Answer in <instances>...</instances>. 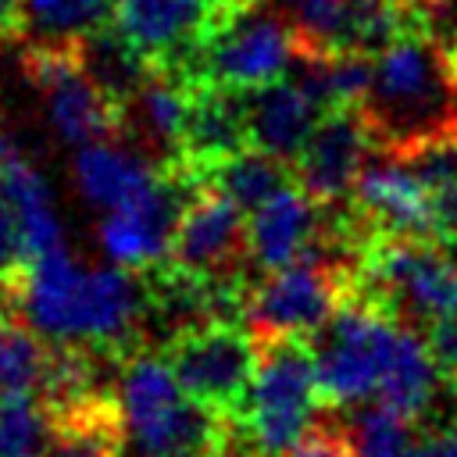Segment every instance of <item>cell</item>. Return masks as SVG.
<instances>
[{"mask_svg": "<svg viewBox=\"0 0 457 457\" xmlns=\"http://www.w3.org/2000/svg\"><path fill=\"white\" fill-rule=\"evenodd\" d=\"M14 314L50 343H82L118 353L139 350L146 332V282L132 268H82L68 246L36 253L11 278Z\"/></svg>", "mask_w": 457, "mask_h": 457, "instance_id": "6da1fadb", "label": "cell"}, {"mask_svg": "<svg viewBox=\"0 0 457 457\" xmlns=\"http://www.w3.org/2000/svg\"><path fill=\"white\" fill-rule=\"evenodd\" d=\"M121 418V457H225L232 418L196 403L168 361L154 350H132L114 382Z\"/></svg>", "mask_w": 457, "mask_h": 457, "instance_id": "7a4b0ae2", "label": "cell"}, {"mask_svg": "<svg viewBox=\"0 0 457 457\" xmlns=\"http://www.w3.org/2000/svg\"><path fill=\"white\" fill-rule=\"evenodd\" d=\"M378 150H396L418 136L457 125L453 75L446 61V43L418 25L375 54V75L361 100Z\"/></svg>", "mask_w": 457, "mask_h": 457, "instance_id": "3957f363", "label": "cell"}, {"mask_svg": "<svg viewBox=\"0 0 457 457\" xmlns=\"http://www.w3.org/2000/svg\"><path fill=\"white\" fill-rule=\"evenodd\" d=\"M325 407L318 386V353L311 336L261 339V357L246 400L236 414V432L257 457H286Z\"/></svg>", "mask_w": 457, "mask_h": 457, "instance_id": "277c9868", "label": "cell"}, {"mask_svg": "<svg viewBox=\"0 0 457 457\" xmlns=\"http://www.w3.org/2000/svg\"><path fill=\"white\" fill-rule=\"evenodd\" d=\"M400 332L403 325L386 311L364 300H346L332 321L311 336L325 407H357L375 400L396 357Z\"/></svg>", "mask_w": 457, "mask_h": 457, "instance_id": "5b68a950", "label": "cell"}, {"mask_svg": "<svg viewBox=\"0 0 457 457\" xmlns=\"http://www.w3.org/2000/svg\"><path fill=\"white\" fill-rule=\"evenodd\" d=\"M353 296V268L307 253L286 268L253 275L243 296V321L257 339L314 336Z\"/></svg>", "mask_w": 457, "mask_h": 457, "instance_id": "8992f818", "label": "cell"}, {"mask_svg": "<svg viewBox=\"0 0 457 457\" xmlns=\"http://www.w3.org/2000/svg\"><path fill=\"white\" fill-rule=\"evenodd\" d=\"M293 61L296 36L289 21L268 0H250L204 39L186 75L221 89H257L289 75Z\"/></svg>", "mask_w": 457, "mask_h": 457, "instance_id": "52a82bcc", "label": "cell"}, {"mask_svg": "<svg viewBox=\"0 0 457 457\" xmlns=\"http://www.w3.org/2000/svg\"><path fill=\"white\" fill-rule=\"evenodd\" d=\"M157 353L196 403L236 421L257 371L261 339L246 321H207L168 336Z\"/></svg>", "mask_w": 457, "mask_h": 457, "instance_id": "ba28073f", "label": "cell"}, {"mask_svg": "<svg viewBox=\"0 0 457 457\" xmlns=\"http://www.w3.org/2000/svg\"><path fill=\"white\" fill-rule=\"evenodd\" d=\"M21 64L29 82L39 89L50 129L75 146L96 139H121V104L104 93V86L82 68L71 50H39L25 46Z\"/></svg>", "mask_w": 457, "mask_h": 457, "instance_id": "9c48e42d", "label": "cell"}, {"mask_svg": "<svg viewBox=\"0 0 457 457\" xmlns=\"http://www.w3.org/2000/svg\"><path fill=\"white\" fill-rule=\"evenodd\" d=\"M193 186L196 182L189 175H182L171 164H161V171L136 196L104 211V221H100L104 253L114 264L132 268V271H146L154 264H164L179 214H182Z\"/></svg>", "mask_w": 457, "mask_h": 457, "instance_id": "30bf717a", "label": "cell"}, {"mask_svg": "<svg viewBox=\"0 0 457 457\" xmlns=\"http://www.w3.org/2000/svg\"><path fill=\"white\" fill-rule=\"evenodd\" d=\"M168 264L204 278H246V211L218 186L196 182L179 214Z\"/></svg>", "mask_w": 457, "mask_h": 457, "instance_id": "8fae6325", "label": "cell"}, {"mask_svg": "<svg viewBox=\"0 0 457 457\" xmlns=\"http://www.w3.org/2000/svg\"><path fill=\"white\" fill-rule=\"evenodd\" d=\"M375 150H378V136H375L364 107L336 104L318 118L300 157L293 161V171H296V182L321 207H339L350 200V193Z\"/></svg>", "mask_w": 457, "mask_h": 457, "instance_id": "7c38bea8", "label": "cell"}, {"mask_svg": "<svg viewBox=\"0 0 457 457\" xmlns=\"http://www.w3.org/2000/svg\"><path fill=\"white\" fill-rule=\"evenodd\" d=\"M350 211L361 218L368 236H411V239H436L432 236V211L428 189L421 179L386 150H375L364 164L353 193Z\"/></svg>", "mask_w": 457, "mask_h": 457, "instance_id": "4fadbf2b", "label": "cell"}, {"mask_svg": "<svg viewBox=\"0 0 457 457\" xmlns=\"http://www.w3.org/2000/svg\"><path fill=\"white\" fill-rule=\"evenodd\" d=\"M328 207H321L300 182L278 189L257 211L246 214V253L250 271L264 275L311 253L325 228Z\"/></svg>", "mask_w": 457, "mask_h": 457, "instance_id": "5bb4252c", "label": "cell"}, {"mask_svg": "<svg viewBox=\"0 0 457 457\" xmlns=\"http://www.w3.org/2000/svg\"><path fill=\"white\" fill-rule=\"evenodd\" d=\"M239 93H243V118H246L250 146L268 150L293 164L307 136L314 132L318 118L325 114V107L293 75H282L275 82H264L257 89H239Z\"/></svg>", "mask_w": 457, "mask_h": 457, "instance_id": "9a60e30c", "label": "cell"}, {"mask_svg": "<svg viewBox=\"0 0 457 457\" xmlns=\"http://www.w3.org/2000/svg\"><path fill=\"white\" fill-rule=\"evenodd\" d=\"M157 171L161 164L129 139H96L79 146L75 154V186L100 211H111L136 196Z\"/></svg>", "mask_w": 457, "mask_h": 457, "instance_id": "2e32d148", "label": "cell"}, {"mask_svg": "<svg viewBox=\"0 0 457 457\" xmlns=\"http://www.w3.org/2000/svg\"><path fill=\"white\" fill-rule=\"evenodd\" d=\"M118 0H21L18 43L39 50H71L114 21Z\"/></svg>", "mask_w": 457, "mask_h": 457, "instance_id": "e0dca14e", "label": "cell"}, {"mask_svg": "<svg viewBox=\"0 0 457 457\" xmlns=\"http://www.w3.org/2000/svg\"><path fill=\"white\" fill-rule=\"evenodd\" d=\"M0 204L18 218L32 257L64 246V225L54 207L50 186L39 175V168L29 164L21 154L0 168Z\"/></svg>", "mask_w": 457, "mask_h": 457, "instance_id": "ac0fdd59", "label": "cell"}, {"mask_svg": "<svg viewBox=\"0 0 457 457\" xmlns=\"http://www.w3.org/2000/svg\"><path fill=\"white\" fill-rule=\"evenodd\" d=\"M46 457H121V418L114 393H100L64 414H54Z\"/></svg>", "mask_w": 457, "mask_h": 457, "instance_id": "d6986e66", "label": "cell"}, {"mask_svg": "<svg viewBox=\"0 0 457 457\" xmlns=\"http://www.w3.org/2000/svg\"><path fill=\"white\" fill-rule=\"evenodd\" d=\"M211 186H218L232 204H239L246 214L257 211L264 200H271L278 189L293 186L296 182V171L289 161L268 154V150H257V146H246L232 157H225L218 168L207 171Z\"/></svg>", "mask_w": 457, "mask_h": 457, "instance_id": "ffe728a7", "label": "cell"}, {"mask_svg": "<svg viewBox=\"0 0 457 457\" xmlns=\"http://www.w3.org/2000/svg\"><path fill=\"white\" fill-rule=\"evenodd\" d=\"M418 425H421V418H414L386 400H368V403L353 407L346 432H350L357 457H403L421 432Z\"/></svg>", "mask_w": 457, "mask_h": 457, "instance_id": "44dd1931", "label": "cell"}, {"mask_svg": "<svg viewBox=\"0 0 457 457\" xmlns=\"http://www.w3.org/2000/svg\"><path fill=\"white\" fill-rule=\"evenodd\" d=\"M50 361V339H43L25 321H7L0 328V400L39 396Z\"/></svg>", "mask_w": 457, "mask_h": 457, "instance_id": "7402d4cb", "label": "cell"}, {"mask_svg": "<svg viewBox=\"0 0 457 457\" xmlns=\"http://www.w3.org/2000/svg\"><path fill=\"white\" fill-rule=\"evenodd\" d=\"M54 414L39 396L0 400V457H46Z\"/></svg>", "mask_w": 457, "mask_h": 457, "instance_id": "603a6c76", "label": "cell"}, {"mask_svg": "<svg viewBox=\"0 0 457 457\" xmlns=\"http://www.w3.org/2000/svg\"><path fill=\"white\" fill-rule=\"evenodd\" d=\"M286 457H357L346 425H314Z\"/></svg>", "mask_w": 457, "mask_h": 457, "instance_id": "cb8c5ba5", "label": "cell"}, {"mask_svg": "<svg viewBox=\"0 0 457 457\" xmlns=\"http://www.w3.org/2000/svg\"><path fill=\"white\" fill-rule=\"evenodd\" d=\"M428 211H432V236L457 250V175L428 189Z\"/></svg>", "mask_w": 457, "mask_h": 457, "instance_id": "d4e9b609", "label": "cell"}, {"mask_svg": "<svg viewBox=\"0 0 457 457\" xmlns=\"http://www.w3.org/2000/svg\"><path fill=\"white\" fill-rule=\"evenodd\" d=\"M29 261H32V253H29L25 236H21V225H18V218L0 204V278H4V282L18 278V275L29 268Z\"/></svg>", "mask_w": 457, "mask_h": 457, "instance_id": "484cf974", "label": "cell"}, {"mask_svg": "<svg viewBox=\"0 0 457 457\" xmlns=\"http://www.w3.org/2000/svg\"><path fill=\"white\" fill-rule=\"evenodd\" d=\"M425 339H428V350H432L443 378L457 382V303L425 328Z\"/></svg>", "mask_w": 457, "mask_h": 457, "instance_id": "4316f807", "label": "cell"}, {"mask_svg": "<svg viewBox=\"0 0 457 457\" xmlns=\"http://www.w3.org/2000/svg\"><path fill=\"white\" fill-rule=\"evenodd\" d=\"M403 457H457V418L436 428H421Z\"/></svg>", "mask_w": 457, "mask_h": 457, "instance_id": "83f0119b", "label": "cell"}, {"mask_svg": "<svg viewBox=\"0 0 457 457\" xmlns=\"http://www.w3.org/2000/svg\"><path fill=\"white\" fill-rule=\"evenodd\" d=\"M18 11L21 0H0V46L18 39Z\"/></svg>", "mask_w": 457, "mask_h": 457, "instance_id": "f1b7e54d", "label": "cell"}, {"mask_svg": "<svg viewBox=\"0 0 457 457\" xmlns=\"http://www.w3.org/2000/svg\"><path fill=\"white\" fill-rule=\"evenodd\" d=\"M11 314H14V293H11V282L0 278V328L11 321Z\"/></svg>", "mask_w": 457, "mask_h": 457, "instance_id": "f546056e", "label": "cell"}, {"mask_svg": "<svg viewBox=\"0 0 457 457\" xmlns=\"http://www.w3.org/2000/svg\"><path fill=\"white\" fill-rule=\"evenodd\" d=\"M11 157H18V146H14V139H11V132H7V125H4V118H0V168H4Z\"/></svg>", "mask_w": 457, "mask_h": 457, "instance_id": "4dcf8cb0", "label": "cell"}, {"mask_svg": "<svg viewBox=\"0 0 457 457\" xmlns=\"http://www.w3.org/2000/svg\"><path fill=\"white\" fill-rule=\"evenodd\" d=\"M446 61H450V75H453V100H457V36L446 43ZM457 121V114H453Z\"/></svg>", "mask_w": 457, "mask_h": 457, "instance_id": "1f68e13d", "label": "cell"}, {"mask_svg": "<svg viewBox=\"0 0 457 457\" xmlns=\"http://www.w3.org/2000/svg\"><path fill=\"white\" fill-rule=\"evenodd\" d=\"M428 4H439V0H428Z\"/></svg>", "mask_w": 457, "mask_h": 457, "instance_id": "d6a6232c", "label": "cell"}]
</instances>
